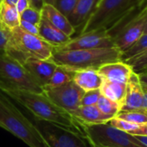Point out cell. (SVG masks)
<instances>
[{"instance_id":"obj_18","label":"cell","mask_w":147,"mask_h":147,"mask_svg":"<svg viewBox=\"0 0 147 147\" xmlns=\"http://www.w3.org/2000/svg\"><path fill=\"white\" fill-rule=\"evenodd\" d=\"M103 80V78L96 69H83L74 71L73 81L84 92L100 89Z\"/></svg>"},{"instance_id":"obj_23","label":"cell","mask_w":147,"mask_h":147,"mask_svg":"<svg viewBox=\"0 0 147 147\" xmlns=\"http://www.w3.org/2000/svg\"><path fill=\"white\" fill-rule=\"evenodd\" d=\"M121 120L127 121L131 123H134L137 125H143L147 123V110H132V111H125L120 112L117 116Z\"/></svg>"},{"instance_id":"obj_40","label":"cell","mask_w":147,"mask_h":147,"mask_svg":"<svg viewBox=\"0 0 147 147\" xmlns=\"http://www.w3.org/2000/svg\"><path fill=\"white\" fill-rule=\"evenodd\" d=\"M54 2H55V0H44V3H49L52 5L54 4Z\"/></svg>"},{"instance_id":"obj_3","label":"cell","mask_w":147,"mask_h":147,"mask_svg":"<svg viewBox=\"0 0 147 147\" xmlns=\"http://www.w3.org/2000/svg\"><path fill=\"white\" fill-rule=\"evenodd\" d=\"M0 127L29 147H50L33 121L28 120L3 93H0Z\"/></svg>"},{"instance_id":"obj_7","label":"cell","mask_w":147,"mask_h":147,"mask_svg":"<svg viewBox=\"0 0 147 147\" xmlns=\"http://www.w3.org/2000/svg\"><path fill=\"white\" fill-rule=\"evenodd\" d=\"M136 9L122 16L112 27L107 28L111 36L115 47L121 53H124L134 46L144 34V29L147 20V9H142L134 16L131 14Z\"/></svg>"},{"instance_id":"obj_11","label":"cell","mask_w":147,"mask_h":147,"mask_svg":"<svg viewBox=\"0 0 147 147\" xmlns=\"http://www.w3.org/2000/svg\"><path fill=\"white\" fill-rule=\"evenodd\" d=\"M115 47L114 41L106 28H102L85 34H80L59 50H80ZM57 49V48H55Z\"/></svg>"},{"instance_id":"obj_9","label":"cell","mask_w":147,"mask_h":147,"mask_svg":"<svg viewBox=\"0 0 147 147\" xmlns=\"http://www.w3.org/2000/svg\"><path fill=\"white\" fill-rule=\"evenodd\" d=\"M86 136L96 147H146L133 134L121 131L109 123L84 125Z\"/></svg>"},{"instance_id":"obj_28","label":"cell","mask_w":147,"mask_h":147,"mask_svg":"<svg viewBox=\"0 0 147 147\" xmlns=\"http://www.w3.org/2000/svg\"><path fill=\"white\" fill-rule=\"evenodd\" d=\"M20 20L26 21L39 27V24L41 20V13L40 10L29 6L22 13L20 14Z\"/></svg>"},{"instance_id":"obj_10","label":"cell","mask_w":147,"mask_h":147,"mask_svg":"<svg viewBox=\"0 0 147 147\" xmlns=\"http://www.w3.org/2000/svg\"><path fill=\"white\" fill-rule=\"evenodd\" d=\"M43 91L53 103L71 115L81 106V100L84 94L73 80L57 87H45Z\"/></svg>"},{"instance_id":"obj_8","label":"cell","mask_w":147,"mask_h":147,"mask_svg":"<svg viewBox=\"0 0 147 147\" xmlns=\"http://www.w3.org/2000/svg\"><path fill=\"white\" fill-rule=\"evenodd\" d=\"M33 123L50 147H96L86 135L55 123L35 117L33 119Z\"/></svg>"},{"instance_id":"obj_24","label":"cell","mask_w":147,"mask_h":147,"mask_svg":"<svg viewBox=\"0 0 147 147\" xmlns=\"http://www.w3.org/2000/svg\"><path fill=\"white\" fill-rule=\"evenodd\" d=\"M146 51H147V34H144L134 46L122 53L121 61H126L131 58L141 54Z\"/></svg>"},{"instance_id":"obj_25","label":"cell","mask_w":147,"mask_h":147,"mask_svg":"<svg viewBox=\"0 0 147 147\" xmlns=\"http://www.w3.org/2000/svg\"><path fill=\"white\" fill-rule=\"evenodd\" d=\"M96 106L102 113L112 117L117 116L121 111V107L119 106V104L109 100L102 95H101Z\"/></svg>"},{"instance_id":"obj_5","label":"cell","mask_w":147,"mask_h":147,"mask_svg":"<svg viewBox=\"0 0 147 147\" xmlns=\"http://www.w3.org/2000/svg\"><path fill=\"white\" fill-rule=\"evenodd\" d=\"M138 9L137 0H99L80 34L102 28H109L125 15Z\"/></svg>"},{"instance_id":"obj_21","label":"cell","mask_w":147,"mask_h":147,"mask_svg":"<svg viewBox=\"0 0 147 147\" xmlns=\"http://www.w3.org/2000/svg\"><path fill=\"white\" fill-rule=\"evenodd\" d=\"M0 22L9 30L20 26V15L16 7L3 0L0 1Z\"/></svg>"},{"instance_id":"obj_14","label":"cell","mask_w":147,"mask_h":147,"mask_svg":"<svg viewBox=\"0 0 147 147\" xmlns=\"http://www.w3.org/2000/svg\"><path fill=\"white\" fill-rule=\"evenodd\" d=\"M97 71L105 80L127 84L134 71L127 63L123 61H117L102 65L98 68Z\"/></svg>"},{"instance_id":"obj_31","label":"cell","mask_w":147,"mask_h":147,"mask_svg":"<svg viewBox=\"0 0 147 147\" xmlns=\"http://www.w3.org/2000/svg\"><path fill=\"white\" fill-rule=\"evenodd\" d=\"M101 95L100 89L85 91L81 100V106H96Z\"/></svg>"},{"instance_id":"obj_30","label":"cell","mask_w":147,"mask_h":147,"mask_svg":"<svg viewBox=\"0 0 147 147\" xmlns=\"http://www.w3.org/2000/svg\"><path fill=\"white\" fill-rule=\"evenodd\" d=\"M78 1V0H55L53 6L63 15L68 17L74 9Z\"/></svg>"},{"instance_id":"obj_36","label":"cell","mask_w":147,"mask_h":147,"mask_svg":"<svg viewBox=\"0 0 147 147\" xmlns=\"http://www.w3.org/2000/svg\"><path fill=\"white\" fill-rule=\"evenodd\" d=\"M29 1V4L31 7L38 9V10H41L43 4H44V0H28Z\"/></svg>"},{"instance_id":"obj_13","label":"cell","mask_w":147,"mask_h":147,"mask_svg":"<svg viewBox=\"0 0 147 147\" xmlns=\"http://www.w3.org/2000/svg\"><path fill=\"white\" fill-rule=\"evenodd\" d=\"M22 65L42 88L48 84L57 67V65L51 60H41L33 58L28 59Z\"/></svg>"},{"instance_id":"obj_38","label":"cell","mask_w":147,"mask_h":147,"mask_svg":"<svg viewBox=\"0 0 147 147\" xmlns=\"http://www.w3.org/2000/svg\"><path fill=\"white\" fill-rule=\"evenodd\" d=\"M3 1L6 2L7 3L10 4V5H15V6H16V4L17 3V0H3Z\"/></svg>"},{"instance_id":"obj_42","label":"cell","mask_w":147,"mask_h":147,"mask_svg":"<svg viewBox=\"0 0 147 147\" xmlns=\"http://www.w3.org/2000/svg\"><path fill=\"white\" fill-rule=\"evenodd\" d=\"M146 71H147V69H146Z\"/></svg>"},{"instance_id":"obj_4","label":"cell","mask_w":147,"mask_h":147,"mask_svg":"<svg viewBox=\"0 0 147 147\" xmlns=\"http://www.w3.org/2000/svg\"><path fill=\"white\" fill-rule=\"evenodd\" d=\"M12 47L6 54L22 65L30 58L49 60L53 53V47L42 38L25 32L20 26L10 29Z\"/></svg>"},{"instance_id":"obj_6","label":"cell","mask_w":147,"mask_h":147,"mask_svg":"<svg viewBox=\"0 0 147 147\" xmlns=\"http://www.w3.org/2000/svg\"><path fill=\"white\" fill-rule=\"evenodd\" d=\"M21 90L44 93L43 88L24 66L7 55H0V91Z\"/></svg>"},{"instance_id":"obj_41","label":"cell","mask_w":147,"mask_h":147,"mask_svg":"<svg viewBox=\"0 0 147 147\" xmlns=\"http://www.w3.org/2000/svg\"><path fill=\"white\" fill-rule=\"evenodd\" d=\"M145 8L147 9V6H146ZM144 34H147V20L146 22V26H145V29H144Z\"/></svg>"},{"instance_id":"obj_27","label":"cell","mask_w":147,"mask_h":147,"mask_svg":"<svg viewBox=\"0 0 147 147\" xmlns=\"http://www.w3.org/2000/svg\"><path fill=\"white\" fill-rule=\"evenodd\" d=\"M12 46V36L9 29L0 22V55H6Z\"/></svg>"},{"instance_id":"obj_19","label":"cell","mask_w":147,"mask_h":147,"mask_svg":"<svg viewBox=\"0 0 147 147\" xmlns=\"http://www.w3.org/2000/svg\"><path fill=\"white\" fill-rule=\"evenodd\" d=\"M99 0H78L74 9L67 17L70 23L76 29L84 25L92 12L94 11Z\"/></svg>"},{"instance_id":"obj_33","label":"cell","mask_w":147,"mask_h":147,"mask_svg":"<svg viewBox=\"0 0 147 147\" xmlns=\"http://www.w3.org/2000/svg\"><path fill=\"white\" fill-rule=\"evenodd\" d=\"M139 74L140 82L143 90L144 93V98H145V109L147 110V71H142Z\"/></svg>"},{"instance_id":"obj_20","label":"cell","mask_w":147,"mask_h":147,"mask_svg":"<svg viewBox=\"0 0 147 147\" xmlns=\"http://www.w3.org/2000/svg\"><path fill=\"white\" fill-rule=\"evenodd\" d=\"M126 87L127 84L110 82L104 79L100 90L102 96L119 104L121 109L126 94Z\"/></svg>"},{"instance_id":"obj_29","label":"cell","mask_w":147,"mask_h":147,"mask_svg":"<svg viewBox=\"0 0 147 147\" xmlns=\"http://www.w3.org/2000/svg\"><path fill=\"white\" fill-rule=\"evenodd\" d=\"M109 124L110 126L121 130V131H123V132H126V133H128V134H133L134 131H136L140 127V125L128 122V121L121 120V119H120L118 117H114L109 122Z\"/></svg>"},{"instance_id":"obj_26","label":"cell","mask_w":147,"mask_h":147,"mask_svg":"<svg viewBox=\"0 0 147 147\" xmlns=\"http://www.w3.org/2000/svg\"><path fill=\"white\" fill-rule=\"evenodd\" d=\"M123 62L129 65L134 72L140 73L147 69V51Z\"/></svg>"},{"instance_id":"obj_43","label":"cell","mask_w":147,"mask_h":147,"mask_svg":"<svg viewBox=\"0 0 147 147\" xmlns=\"http://www.w3.org/2000/svg\"><path fill=\"white\" fill-rule=\"evenodd\" d=\"M0 1H1V0H0Z\"/></svg>"},{"instance_id":"obj_32","label":"cell","mask_w":147,"mask_h":147,"mask_svg":"<svg viewBox=\"0 0 147 147\" xmlns=\"http://www.w3.org/2000/svg\"><path fill=\"white\" fill-rule=\"evenodd\" d=\"M20 27L25 32L39 36V27L38 26H36L34 24H32L30 22H28L26 21L20 20Z\"/></svg>"},{"instance_id":"obj_39","label":"cell","mask_w":147,"mask_h":147,"mask_svg":"<svg viewBox=\"0 0 147 147\" xmlns=\"http://www.w3.org/2000/svg\"><path fill=\"white\" fill-rule=\"evenodd\" d=\"M137 2H138V9H140L141 10V8H142L144 3L146 2V0H137Z\"/></svg>"},{"instance_id":"obj_34","label":"cell","mask_w":147,"mask_h":147,"mask_svg":"<svg viewBox=\"0 0 147 147\" xmlns=\"http://www.w3.org/2000/svg\"><path fill=\"white\" fill-rule=\"evenodd\" d=\"M29 6H30V4H29V1L28 0H17V3L16 4V9H17L19 15L21 13H22Z\"/></svg>"},{"instance_id":"obj_12","label":"cell","mask_w":147,"mask_h":147,"mask_svg":"<svg viewBox=\"0 0 147 147\" xmlns=\"http://www.w3.org/2000/svg\"><path fill=\"white\" fill-rule=\"evenodd\" d=\"M145 109V98L139 74L133 71L127 83L124 102L120 112Z\"/></svg>"},{"instance_id":"obj_17","label":"cell","mask_w":147,"mask_h":147,"mask_svg":"<svg viewBox=\"0 0 147 147\" xmlns=\"http://www.w3.org/2000/svg\"><path fill=\"white\" fill-rule=\"evenodd\" d=\"M72 116L84 125L107 124L114 118L102 113L96 106H80Z\"/></svg>"},{"instance_id":"obj_35","label":"cell","mask_w":147,"mask_h":147,"mask_svg":"<svg viewBox=\"0 0 147 147\" xmlns=\"http://www.w3.org/2000/svg\"><path fill=\"white\" fill-rule=\"evenodd\" d=\"M133 135H143V136H147V123L143 124V125H140V127L134 131L133 134H131Z\"/></svg>"},{"instance_id":"obj_37","label":"cell","mask_w":147,"mask_h":147,"mask_svg":"<svg viewBox=\"0 0 147 147\" xmlns=\"http://www.w3.org/2000/svg\"><path fill=\"white\" fill-rule=\"evenodd\" d=\"M140 143H142L144 146H146L147 147V136H143V135H134Z\"/></svg>"},{"instance_id":"obj_16","label":"cell","mask_w":147,"mask_h":147,"mask_svg":"<svg viewBox=\"0 0 147 147\" xmlns=\"http://www.w3.org/2000/svg\"><path fill=\"white\" fill-rule=\"evenodd\" d=\"M41 17L47 20L53 27L64 32L68 36H71L76 29L70 23L67 17L59 11L53 5L49 3H44L40 10Z\"/></svg>"},{"instance_id":"obj_2","label":"cell","mask_w":147,"mask_h":147,"mask_svg":"<svg viewBox=\"0 0 147 147\" xmlns=\"http://www.w3.org/2000/svg\"><path fill=\"white\" fill-rule=\"evenodd\" d=\"M122 53L116 47L80 50L53 49L49 59L57 65H62L72 71L83 69L98 70L102 65L121 61Z\"/></svg>"},{"instance_id":"obj_15","label":"cell","mask_w":147,"mask_h":147,"mask_svg":"<svg viewBox=\"0 0 147 147\" xmlns=\"http://www.w3.org/2000/svg\"><path fill=\"white\" fill-rule=\"evenodd\" d=\"M39 36L53 48H61L71 40V37L53 27L47 20L41 17L39 24Z\"/></svg>"},{"instance_id":"obj_22","label":"cell","mask_w":147,"mask_h":147,"mask_svg":"<svg viewBox=\"0 0 147 147\" xmlns=\"http://www.w3.org/2000/svg\"><path fill=\"white\" fill-rule=\"evenodd\" d=\"M73 75L74 71L62 65H57L48 84L46 87H57L65 84L73 80Z\"/></svg>"},{"instance_id":"obj_1","label":"cell","mask_w":147,"mask_h":147,"mask_svg":"<svg viewBox=\"0 0 147 147\" xmlns=\"http://www.w3.org/2000/svg\"><path fill=\"white\" fill-rule=\"evenodd\" d=\"M1 92L26 108L35 118L55 123L75 133L86 135L84 124L71 114L58 107L44 93L21 90H3Z\"/></svg>"}]
</instances>
